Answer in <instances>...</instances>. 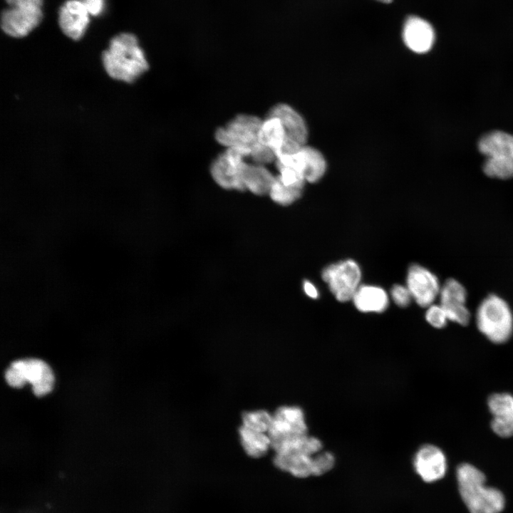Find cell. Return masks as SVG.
Returning a JSON list of instances; mask_svg holds the SVG:
<instances>
[{"label": "cell", "instance_id": "cell-18", "mask_svg": "<svg viewBox=\"0 0 513 513\" xmlns=\"http://www.w3.org/2000/svg\"><path fill=\"white\" fill-rule=\"evenodd\" d=\"M478 150L487 159L513 161V135L499 130L488 133L479 140Z\"/></svg>", "mask_w": 513, "mask_h": 513}, {"label": "cell", "instance_id": "cell-25", "mask_svg": "<svg viewBox=\"0 0 513 513\" xmlns=\"http://www.w3.org/2000/svg\"><path fill=\"white\" fill-rule=\"evenodd\" d=\"M484 174L491 177L507 180L513 177V161H501L486 158L483 165Z\"/></svg>", "mask_w": 513, "mask_h": 513}, {"label": "cell", "instance_id": "cell-10", "mask_svg": "<svg viewBox=\"0 0 513 513\" xmlns=\"http://www.w3.org/2000/svg\"><path fill=\"white\" fill-rule=\"evenodd\" d=\"M406 282L413 299L421 307L433 304L440 294L441 286L437 277L419 264L409 267Z\"/></svg>", "mask_w": 513, "mask_h": 513}, {"label": "cell", "instance_id": "cell-14", "mask_svg": "<svg viewBox=\"0 0 513 513\" xmlns=\"http://www.w3.org/2000/svg\"><path fill=\"white\" fill-rule=\"evenodd\" d=\"M435 33L432 25L417 16H408L403 25V39L405 46L417 53L429 51L435 42Z\"/></svg>", "mask_w": 513, "mask_h": 513}, {"label": "cell", "instance_id": "cell-2", "mask_svg": "<svg viewBox=\"0 0 513 513\" xmlns=\"http://www.w3.org/2000/svg\"><path fill=\"white\" fill-rule=\"evenodd\" d=\"M456 480L459 494L470 513H501L506 505L503 492L486 486L484 474L470 463L457 467Z\"/></svg>", "mask_w": 513, "mask_h": 513}, {"label": "cell", "instance_id": "cell-29", "mask_svg": "<svg viewBox=\"0 0 513 513\" xmlns=\"http://www.w3.org/2000/svg\"><path fill=\"white\" fill-rule=\"evenodd\" d=\"M390 296L395 304L402 308L407 307L413 299L408 287L400 284L392 287Z\"/></svg>", "mask_w": 513, "mask_h": 513}, {"label": "cell", "instance_id": "cell-3", "mask_svg": "<svg viewBox=\"0 0 513 513\" xmlns=\"http://www.w3.org/2000/svg\"><path fill=\"white\" fill-rule=\"evenodd\" d=\"M479 331L490 341L503 343L513 332V314L508 304L501 297L491 294L484 299L476 313Z\"/></svg>", "mask_w": 513, "mask_h": 513}, {"label": "cell", "instance_id": "cell-26", "mask_svg": "<svg viewBox=\"0 0 513 513\" xmlns=\"http://www.w3.org/2000/svg\"><path fill=\"white\" fill-rule=\"evenodd\" d=\"M279 172V180L286 186L303 190L306 182L304 175L291 166H276Z\"/></svg>", "mask_w": 513, "mask_h": 513}, {"label": "cell", "instance_id": "cell-5", "mask_svg": "<svg viewBox=\"0 0 513 513\" xmlns=\"http://www.w3.org/2000/svg\"><path fill=\"white\" fill-rule=\"evenodd\" d=\"M262 120L252 115H238L216 130L215 139L226 148L242 147L252 150L259 143V135Z\"/></svg>", "mask_w": 513, "mask_h": 513}, {"label": "cell", "instance_id": "cell-19", "mask_svg": "<svg viewBox=\"0 0 513 513\" xmlns=\"http://www.w3.org/2000/svg\"><path fill=\"white\" fill-rule=\"evenodd\" d=\"M241 177L245 190L256 195H269L276 178L266 165L247 161L242 167Z\"/></svg>", "mask_w": 513, "mask_h": 513}, {"label": "cell", "instance_id": "cell-16", "mask_svg": "<svg viewBox=\"0 0 513 513\" xmlns=\"http://www.w3.org/2000/svg\"><path fill=\"white\" fill-rule=\"evenodd\" d=\"M58 20L63 32L69 38L78 40L88 24V12L81 1L69 0L61 7Z\"/></svg>", "mask_w": 513, "mask_h": 513}, {"label": "cell", "instance_id": "cell-9", "mask_svg": "<svg viewBox=\"0 0 513 513\" xmlns=\"http://www.w3.org/2000/svg\"><path fill=\"white\" fill-rule=\"evenodd\" d=\"M275 162L276 166H291L296 168L304 175L306 181L311 183L321 180L327 167L321 152L306 145L294 154L276 157Z\"/></svg>", "mask_w": 513, "mask_h": 513}, {"label": "cell", "instance_id": "cell-7", "mask_svg": "<svg viewBox=\"0 0 513 513\" xmlns=\"http://www.w3.org/2000/svg\"><path fill=\"white\" fill-rule=\"evenodd\" d=\"M247 152L240 147H229L212 162L210 173L215 182L226 190H245L241 170L247 161Z\"/></svg>", "mask_w": 513, "mask_h": 513}, {"label": "cell", "instance_id": "cell-32", "mask_svg": "<svg viewBox=\"0 0 513 513\" xmlns=\"http://www.w3.org/2000/svg\"><path fill=\"white\" fill-rule=\"evenodd\" d=\"M304 290L307 296L312 299H317L318 296V292L316 286L309 281H304Z\"/></svg>", "mask_w": 513, "mask_h": 513}, {"label": "cell", "instance_id": "cell-12", "mask_svg": "<svg viewBox=\"0 0 513 513\" xmlns=\"http://www.w3.org/2000/svg\"><path fill=\"white\" fill-rule=\"evenodd\" d=\"M440 304L444 309L448 321L467 325L470 313L466 306L467 291L462 284L454 279H447L441 286Z\"/></svg>", "mask_w": 513, "mask_h": 513}, {"label": "cell", "instance_id": "cell-31", "mask_svg": "<svg viewBox=\"0 0 513 513\" xmlns=\"http://www.w3.org/2000/svg\"><path fill=\"white\" fill-rule=\"evenodd\" d=\"M10 7L30 6L41 8L43 0H6Z\"/></svg>", "mask_w": 513, "mask_h": 513}, {"label": "cell", "instance_id": "cell-24", "mask_svg": "<svg viewBox=\"0 0 513 513\" xmlns=\"http://www.w3.org/2000/svg\"><path fill=\"white\" fill-rule=\"evenodd\" d=\"M301 193L302 190L284 185L276 176L269 195L274 202L280 205L286 206L298 200Z\"/></svg>", "mask_w": 513, "mask_h": 513}, {"label": "cell", "instance_id": "cell-20", "mask_svg": "<svg viewBox=\"0 0 513 513\" xmlns=\"http://www.w3.org/2000/svg\"><path fill=\"white\" fill-rule=\"evenodd\" d=\"M352 300L356 308L363 313H382L389 304L386 291L381 287L372 285L360 286Z\"/></svg>", "mask_w": 513, "mask_h": 513}, {"label": "cell", "instance_id": "cell-11", "mask_svg": "<svg viewBox=\"0 0 513 513\" xmlns=\"http://www.w3.org/2000/svg\"><path fill=\"white\" fill-rule=\"evenodd\" d=\"M415 472L427 483L442 479L447 469L446 456L438 447L426 444L421 446L413 458Z\"/></svg>", "mask_w": 513, "mask_h": 513}, {"label": "cell", "instance_id": "cell-23", "mask_svg": "<svg viewBox=\"0 0 513 513\" xmlns=\"http://www.w3.org/2000/svg\"><path fill=\"white\" fill-rule=\"evenodd\" d=\"M272 418L273 414L265 410L246 411L242 415V425L253 430L268 433Z\"/></svg>", "mask_w": 513, "mask_h": 513}, {"label": "cell", "instance_id": "cell-21", "mask_svg": "<svg viewBox=\"0 0 513 513\" xmlns=\"http://www.w3.org/2000/svg\"><path fill=\"white\" fill-rule=\"evenodd\" d=\"M239 435L244 451L252 458H261L271 450V440L267 432L253 430L241 425Z\"/></svg>", "mask_w": 513, "mask_h": 513}, {"label": "cell", "instance_id": "cell-33", "mask_svg": "<svg viewBox=\"0 0 513 513\" xmlns=\"http://www.w3.org/2000/svg\"><path fill=\"white\" fill-rule=\"evenodd\" d=\"M377 1L384 3V4H390L393 1V0H375Z\"/></svg>", "mask_w": 513, "mask_h": 513}, {"label": "cell", "instance_id": "cell-8", "mask_svg": "<svg viewBox=\"0 0 513 513\" xmlns=\"http://www.w3.org/2000/svg\"><path fill=\"white\" fill-rule=\"evenodd\" d=\"M268 434L271 447L281 442L307 435L308 428L302 409L295 405L279 407L273 414Z\"/></svg>", "mask_w": 513, "mask_h": 513}, {"label": "cell", "instance_id": "cell-15", "mask_svg": "<svg viewBox=\"0 0 513 513\" xmlns=\"http://www.w3.org/2000/svg\"><path fill=\"white\" fill-rule=\"evenodd\" d=\"M488 407L493 415L492 430L502 437L513 436V395L495 393L488 399Z\"/></svg>", "mask_w": 513, "mask_h": 513}, {"label": "cell", "instance_id": "cell-22", "mask_svg": "<svg viewBox=\"0 0 513 513\" xmlns=\"http://www.w3.org/2000/svg\"><path fill=\"white\" fill-rule=\"evenodd\" d=\"M259 140L271 149L276 157L286 140L284 128L277 117L267 115L262 120Z\"/></svg>", "mask_w": 513, "mask_h": 513}, {"label": "cell", "instance_id": "cell-4", "mask_svg": "<svg viewBox=\"0 0 513 513\" xmlns=\"http://www.w3.org/2000/svg\"><path fill=\"white\" fill-rule=\"evenodd\" d=\"M5 378L9 385L15 388H21L25 383H30L33 393L36 396L49 393L54 381L53 372L48 365L36 358L12 362L6 371Z\"/></svg>", "mask_w": 513, "mask_h": 513}, {"label": "cell", "instance_id": "cell-28", "mask_svg": "<svg viewBox=\"0 0 513 513\" xmlns=\"http://www.w3.org/2000/svg\"><path fill=\"white\" fill-rule=\"evenodd\" d=\"M425 319L429 324L436 328L446 326L448 321L447 314L440 304H432L428 307Z\"/></svg>", "mask_w": 513, "mask_h": 513}, {"label": "cell", "instance_id": "cell-27", "mask_svg": "<svg viewBox=\"0 0 513 513\" xmlns=\"http://www.w3.org/2000/svg\"><path fill=\"white\" fill-rule=\"evenodd\" d=\"M335 457L330 452L322 450L313 457V476H321L329 472L335 465Z\"/></svg>", "mask_w": 513, "mask_h": 513}, {"label": "cell", "instance_id": "cell-13", "mask_svg": "<svg viewBox=\"0 0 513 513\" xmlns=\"http://www.w3.org/2000/svg\"><path fill=\"white\" fill-rule=\"evenodd\" d=\"M42 16L40 7H10L1 14V28L11 36L24 37L38 25Z\"/></svg>", "mask_w": 513, "mask_h": 513}, {"label": "cell", "instance_id": "cell-17", "mask_svg": "<svg viewBox=\"0 0 513 513\" xmlns=\"http://www.w3.org/2000/svg\"><path fill=\"white\" fill-rule=\"evenodd\" d=\"M269 115L277 117L281 122L286 140L306 145L308 128L302 116L291 106L286 103H278L268 112Z\"/></svg>", "mask_w": 513, "mask_h": 513}, {"label": "cell", "instance_id": "cell-30", "mask_svg": "<svg viewBox=\"0 0 513 513\" xmlns=\"http://www.w3.org/2000/svg\"><path fill=\"white\" fill-rule=\"evenodd\" d=\"M88 14L98 15L103 8V0H81Z\"/></svg>", "mask_w": 513, "mask_h": 513}, {"label": "cell", "instance_id": "cell-6", "mask_svg": "<svg viewBox=\"0 0 513 513\" xmlns=\"http://www.w3.org/2000/svg\"><path fill=\"white\" fill-rule=\"evenodd\" d=\"M321 277L335 298L341 302L353 299L360 286L361 271L353 259H346L326 266Z\"/></svg>", "mask_w": 513, "mask_h": 513}, {"label": "cell", "instance_id": "cell-1", "mask_svg": "<svg viewBox=\"0 0 513 513\" xmlns=\"http://www.w3.org/2000/svg\"><path fill=\"white\" fill-rule=\"evenodd\" d=\"M103 65L113 79L132 83L148 70V62L131 33H120L113 38L102 55Z\"/></svg>", "mask_w": 513, "mask_h": 513}]
</instances>
